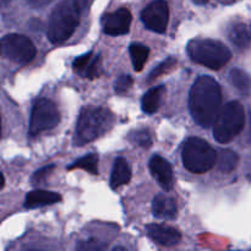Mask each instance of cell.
Instances as JSON below:
<instances>
[{
    "mask_svg": "<svg viewBox=\"0 0 251 251\" xmlns=\"http://www.w3.org/2000/svg\"><path fill=\"white\" fill-rule=\"evenodd\" d=\"M60 122V113L51 100L42 98L33 104L29 118V134L32 136L51 130Z\"/></svg>",
    "mask_w": 251,
    "mask_h": 251,
    "instance_id": "obj_8",
    "label": "cell"
},
{
    "mask_svg": "<svg viewBox=\"0 0 251 251\" xmlns=\"http://www.w3.org/2000/svg\"><path fill=\"white\" fill-rule=\"evenodd\" d=\"M132 83H134V80H132V77L130 75H125L124 74V75L119 76V78H118L114 86L115 92L119 93V95L127 92L131 88Z\"/></svg>",
    "mask_w": 251,
    "mask_h": 251,
    "instance_id": "obj_25",
    "label": "cell"
},
{
    "mask_svg": "<svg viewBox=\"0 0 251 251\" xmlns=\"http://www.w3.org/2000/svg\"><path fill=\"white\" fill-rule=\"evenodd\" d=\"M129 140L134 145L140 147L147 149L152 145L153 142V137H152L151 131L149 129H141V130H135L131 134L129 135Z\"/></svg>",
    "mask_w": 251,
    "mask_h": 251,
    "instance_id": "obj_23",
    "label": "cell"
},
{
    "mask_svg": "<svg viewBox=\"0 0 251 251\" xmlns=\"http://www.w3.org/2000/svg\"><path fill=\"white\" fill-rule=\"evenodd\" d=\"M92 1L93 0H74V2H75L76 6L78 7V10L81 11V14H82V12H85L86 10H88V7L91 6Z\"/></svg>",
    "mask_w": 251,
    "mask_h": 251,
    "instance_id": "obj_27",
    "label": "cell"
},
{
    "mask_svg": "<svg viewBox=\"0 0 251 251\" xmlns=\"http://www.w3.org/2000/svg\"><path fill=\"white\" fill-rule=\"evenodd\" d=\"M54 168H55L54 166H47V167H44V168L37 171L36 173L33 174V176H32V183L41 184V183H43V181H46L47 178H48V176L51 174V172L54 171Z\"/></svg>",
    "mask_w": 251,
    "mask_h": 251,
    "instance_id": "obj_26",
    "label": "cell"
},
{
    "mask_svg": "<svg viewBox=\"0 0 251 251\" xmlns=\"http://www.w3.org/2000/svg\"><path fill=\"white\" fill-rule=\"evenodd\" d=\"M186 50L191 60L212 70L223 68L232 58L228 47L215 39H194Z\"/></svg>",
    "mask_w": 251,
    "mask_h": 251,
    "instance_id": "obj_4",
    "label": "cell"
},
{
    "mask_svg": "<svg viewBox=\"0 0 251 251\" xmlns=\"http://www.w3.org/2000/svg\"><path fill=\"white\" fill-rule=\"evenodd\" d=\"M152 212L159 220H176L178 216V207L173 198L164 194H159L153 199Z\"/></svg>",
    "mask_w": 251,
    "mask_h": 251,
    "instance_id": "obj_14",
    "label": "cell"
},
{
    "mask_svg": "<svg viewBox=\"0 0 251 251\" xmlns=\"http://www.w3.org/2000/svg\"><path fill=\"white\" fill-rule=\"evenodd\" d=\"M26 1L27 4L32 7H43L46 6V5L50 4L54 0H26Z\"/></svg>",
    "mask_w": 251,
    "mask_h": 251,
    "instance_id": "obj_28",
    "label": "cell"
},
{
    "mask_svg": "<svg viewBox=\"0 0 251 251\" xmlns=\"http://www.w3.org/2000/svg\"><path fill=\"white\" fill-rule=\"evenodd\" d=\"M130 25H131V14L124 7L103 17V31L109 36H122L127 33Z\"/></svg>",
    "mask_w": 251,
    "mask_h": 251,
    "instance_id": "obj_10",
    "label": "cell"
},
{
    "mask_svg": "<svg viewBox=\"0 0 251 251\" xmlns=\"http://www.w3.org/2000/svg\"><path fill=\"white\" fill-rule=\"evenodd\" d=\"M131 179V168L126 159L117 158L113 166L112 176H110V186L112 189H118L123 185H126Z\"/></svg>",
    "mask_w": 251,
    "mask_h": 251,
    "instance_id": "obj_17",
    "label": "cell"
},
{
    "mask_svg": "<svg viewBox=\"0 0 251 251\" xmlns=\"http://www.w3.org/2000/svg\"><path fill=\"white\" fill-rule=\"evenodd\" d=\"M146 233L154 243L162 247H174L181 240V234L176 228L164 225L146 226Z\"/></svg>",
    "mask_w": 251,
    "mask_h": 251,
    "instance_id": "obj_13",
    "label": "cell"
},
{
    "mask_svg": "<svg viewBox=\"0 0 251 251\" xmlns=\"http://www.w3.org/2000/svg\"><path fill=\"white\" fill-rule=\"evenodd\" d=\"M164 91H166V87L163 85L156 86V87H152L151 90L147 91L141 100L142 110L147 114H153L154 112H157L159 105H161L162 96L164 95Z\"/></svg>",
    "mask_w": 251,
    "mask_h": 251,
    "instance_id": "obj_18",
    "label": "cell"
},
{
    "mask_svg": "<svg viewBox=\"0 0 251 251\" xmlns=\"http://www.w3.org/2000/svg\"><path fill=\"white\" fill-rule=\"evenodd\" d=\"M193 1L195 2V4H198V5H203V4H206L208 0H193Z\"/></svg>",
    "mask_w": 251,
    "mask_h": 251,
    "instance_id": "obj_30",
    "label": "cell"
},
{
    "mask_svg": "<svg viewBox=\"0 0 251 251\" xmlns=\"http://www.w3.org/2000/svg\"><path fill=\"white\" fill-rule=\"evenodd\" d=\"M132 65L136 71H141L150 55V49L141 43H132L129 48Z\"/></svg>",
    "mask_w": 251,
    "mask_h": 251,
    "instance_id": "obj_19",
    "label": "cell"
},
{
    "mask_svg": "<svg viewBox=\"0 0 251 251\" xmlns=\"http://www.w3.org/2000/svg\"><path fill=\"white\" fill-rule=\"evenodd\" d=\"M239 162V157L232 150H222L217 156L218 169L223 173H230L234 171Z\"/></svg>",
    "mask_w": 251,
    "mask_h": 251,
    "instance_id": "obj_20",
    "label": "cell"
},
{
    "mask_svg": "<svg viewBox=\"0 0 251 251\" xmlns=\"http://www.w3.org/2000/svg\"><path fill=\"white\" fill-rule=\"evenodd\" d=\"M73 69L75 74H77L81 77L96 78L102 74V58L100 54L90 51L76 58L74 60Z\"/></svg>",
    "mask_w": 251,
    "mask_h": 251,
    "instance_id": "obj_11",
    "label": "cell"
},
{
    "mask_svg": "<svg viewBox=\"0 0 251 251\" xmlns=\"http://www.w3.org/2000/svg\"><path fill=\"white\" fill-rule=\"evenodd\" d=\"M183 164L189 172L202 174L213 168L217 163V153L207 141L199 137H189L181 151Z\"/></svg>",
    "mask_w": 251,
    "mask_h": 251,
    "instance_id": "obj_5",
    "label": "cell"
},
{
    "mask_svg": "<svg viewBox=\"0 0 251 251\" xmlns=\"http://www.w3.org/2000/svg\"><path fill=\"white\" fill-rule=\"evenodd\" d=\"M113 115L109 110L95 105L85 107L80 112L76 123L74 144L83 146L95 141L112 127Z\"/></svg>",
    "mask_w": 251,
    "mask_h": 251,
    "instance_id": "obj_2",
    "label": "cell"
},
{
    "mask_svg": "<svg viewBox=\"0 0 251 251\" xmlns=\"http://www.w3.org/2000/svg\"><path fill=\"white\" fill-rule=\"evenodd\" d=\"M222 108V91L210 76H200L189 92V109L193 119L202 127L215 124Z\"/></svg>",
    "mask_w": 251,
    "mask_h": 251,
    "instance_id": "obj_1",
    "label": "cell"
},
{
    "mask_svg": "<svg viewBox=\"0 0 251 251\" xmlns=\"http://www.w3.org/2000/svg\"><path fill=\"white\" fill-rule=\"evenodd\" d=\"M0 43H1V53L9 60L20 64V65L28 64L36 56V47L32 43L31 39L24 34H6L0 41Z\"/></svg>",
    "mask_w": 251,
    "mask_h": 251,
    "instance_id": "obj_7",
    "label": "cell"
},
{
    "mask_svg": "<svg viewBox=\"0 0 251 251\" xmlns=\"http://www.w3.org/2000/svg\"><path fill=\"white\" fill-rule=\"evenodd\" d=\"M150 171L152 176L158 181L161 188L171 191L174 186V174L172 166L161 156H153L150 159Z\"/></svg>",
    "mask_w": 251,
    "mask_h": 251,
    "instance_id": "obj_12",
    "label": "cell"
},
{
    "mask_svg": "<svg viewBox=\"0 0 251 251\" xmlns=\"http://www.w3.org/2000/svg\"><path fill=\"white\" fill-rule=\"evenodd\" d=\"M176 66V60L174 58H168L166 59L164 61H162L161 64H159L158 66H157L156 69H153V70L150 73V76L149 78H147V81L149 82H152L153 80H156V78H158L159 76L162 75H166V74L171 73L172 70H173L174 68Z\"/></svg>",
    "mask_w": 251,
    "mask_h": 251,
    "instance_id": "obj_24",
    "label": "cell"
},
{
    "mask_svg": "<svg viewBox=\"0 0 251 251\" xmlns=\"http://www.w3.org/2000/svg\"><path fill=\"white\" fill-rule=\"evenodd\" d=\"M141 20L146 28L156 33H164L169 21V6L166 0H154L141 12Z\"/></svg>",
    "mask_w": 251,
    "mask_h": 251,
    "instance_id": "obj_9",
    "label": "cell"
},
{
    "mask_svg": "<svg viewBox=\"0 0 251 251\" xmlns=\"http://www.w3.org/2000/svg\"><path fill=\"white\" fill-rule=\"evenodd\" d=\"M4 184H5V179H4V176H2V174L0 173V189L4 186Z\"/></svg>",
    "mask_w": 251,
    "mask_h": 251,
    "instance_id": "obj_32",
    "label": "cell"
},
{
    "mask_svg": "<svg viewBox=\"0 0 251 251\" xmlns=\"http://www.w3.org/2000/svg\"><path fill=\"white\" fill-rule=\"evenodd\" d=\"M12 0H0V6H5V5L10 4Z\"/></svg>",
    "mask_w": 251,
    "mask_h": 251,
    "instance_id": "obj_31",
    "label": "cell"
},
{
    "mask_svg": "<svg viewBox=\"0 0 251 251\" xmlns=\"http://www.w3.org/2000/svg\"><path fill=\"white\" fill-rule=\"evenodd\" d=\"M228 38L239 49H247L251 46V25L247 22H234L228 28Z\"/></svg>",
    "mask_w": 251,
    "mask_h": 251,
    "instance_id": "obj_15",
    "label": "cell"
},
{
    "mask_svg": "<svg viewBox=\"0 0 251 251\" xmlns=\"http://www.w3.org/2000/svg\"><path fill=\"white\" fill-rule=\"evenodd\" d=\"M229 80L233 86L244 95H248L251 91V78L245 71L240 69H233L229 73Z\"/></svg>",
    "mask_w": 251,
    "mask_h": 251,
    "instance_id": "obj_21",
    "label": "cell"
},
{
    "mask_svg": "<svg viewBox=\"0 0 251 251\" xmlns=\"http://www.w3.org/2000/svg\"><path fill=\"white\" fill-rule=\"evenodd\" d=\"M247 141L249 142V144H251V110H250V125H249V131H248Z\"/></svg>",
    "mask_w": 251,
    "mask_h": 251,
    "instance_id": "obj_29",
    "label": "cell"
},
{
    "mask_svg": "<svg viewBox=\"0 0 251 251\" xmlns=\"http://www.w3.org/2000/svg\"><path fill=\"white\" fill-rule=\"evenodd\" d=\"M0 136H1V119H0Z\"/></svg>",
    "mask_w": 251,
    "mask_h": 251,
    "instance_id": "obj_33",
    "label": "cell"
},
{
    "mask_svg": "<svg viewBox=\"0 0 251 251\" xmlns=\"http://www.w3.org/2000/svg\"><path fill=\"white\" fill-rule=\"evenodd\" d=\"M245 125L244 107L238 100H232L221 108L213 126V137L220 144H228L242 132Z\"/></svg>",
    "mask_w": 251,
    "mask_h": 251,
    "instance_id": "obj_6",
    "label": "cell"
},
{
    "mask_svg": "<svg viewBox=\"0 0 251 251\" xmlns=\"http://www.w3.org/2000/svg\"><path fill=\"white\" fill-rule=\"evenodd\" d=\"M0 53H1V43H0Z\"/></svg>",
    "mask_w": 251,
    "mask_h": 251,
    "instance_id": "obj_34",
    "label": "cell"
},
{
    "mask_svg": "<svg viewBox=\"0 0 251 251\" xmlns=\"http://www.w3.org/2000/svg\"><path fill=\"white\" fill-rule=\"evenodd\" d=\"M61 201V196L58 193L47 190H33L27 194L25 200V207L26 208H38L43 206L54 205Z\"/></svg>",
    "mask_w": 251,
    "mask_h": 251,
    "instance_id": "obj_16",
    "label": "cell"
},
{
    "mask_svg": "<svg viewBox=\"0 0 251 251\" xmlns=\"http://www.w3.org/2000/svg\"><path fill=\"white\" fill-rule=\"evenodd\" d=\"M80 16L81 11L74 0H64L59 2L49 17V41L54 44H59L70 38L80 24Z\"/></svg>",
    "mask_w": 251,
    "mask_h": 251,
    "instance_id": "obj_3",
    "label": "cell"
},
{
    "mask_svg": "<svg viewBox=\"0 0 251 251\" xmlns=\"http://www.w3.org/2000/svg\"><path fill=\"white\" fill-rule=\"evenodd\" d=\"M73 169H85V171L96 176V174H98V156L96 153H91L81 157L80 159H76L69 167V171H73Z\"/></svg>",
    "mask_w": 251,
    "mask_h": 251,
    "instance_id": "obj_22",
    "label": "cell"
}]
</instances>
